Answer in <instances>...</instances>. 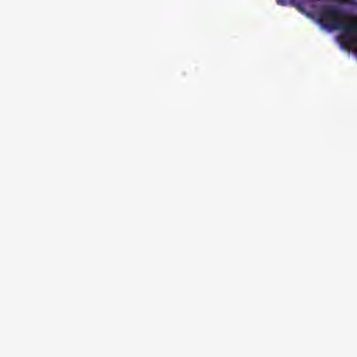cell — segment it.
<instances>
[{"label": "cell", "mask_w": 357, "mask_h": 357, "mask_svg": "<svg viewBox=\"0 0 357 357\" xmlns=\"http://www.w3.org/2000/svg\"><path fill=\"white\" fill-rule=\"evenodd\" d=\"M339 43L357 56V32H344L337 38Z\"/></svg>", "instance_id": "7a4b0ae2"}, {"label": "cell", "mask_w": 357, "mask_h": 357, "mask_svg": "<svg viewBox=\"0 0 357 357\" xmlns=\"http://www.w3.org/2000/svg\"><path fill=\"white\" fill-rule=\"evenodd\" d=\"M331 1H337V3H344V4H349V3H353L354 0H331Z\"/></svg>", "instance_id": "3957f363"}, {"label": "cell", "mask_w": 357, "mask_h": 357, "mask_svg": "<svg viewBox=\"0 0 357 357\" xmlns=\"http://www.w3.org/2000/svg\"><path fill=\"white\" fill-rule=\"evenodd\" d=\"M319 21L328 28L344 29L346 32H357V15L339 10H324L319 14Z\"/></svg>", "instance_id": "6da1fadb"}]
</instances>
